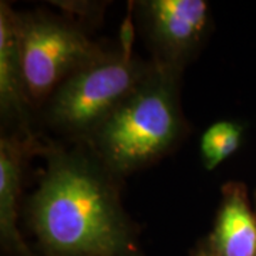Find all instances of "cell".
I'll return each instance as SVG.
<instances>
[{"mask_svg": "<svg viewBox=\"0 0 256 256\" xmlns=\"http://www.w3.org/2000/svg\"><path fill=\"white\" fill-rule=\"evenodd\" d=\"M46 170L26 204L46 256H144L118 178L86 150L43 146Z\"/></svg>", "mask_w": 256, "mask_h": 256, "instance_id": "obj_1", "label": "cell"}, {"mask_svg": "<svg viewBox=\"0 0 256 256\" xmlns=\"http://www.w3.org/2000/svg\"><path fill=\"white\" fill-rule=\"evenodd\" d=\"M182 73L151 62L137 88L84 141L86 148L118 180L158 162L185 137Z\"/></svg>", "mask_w": 256, "mask_h": 256, "instance_id": "obj_2", "label": "cell"}, {"mask_svg": "<svg viewBox=\"0 0 256 256\" xmlns=\"http://www.w3.org/2000/svg\"><path fill=\"white\" fill-rule=\"evenodd\" d=\"M151 62L131 52H106L64 80L46 102L47 124L84 142L144 80Z\"/></svg>", "mask_w": 256, "mask_h": 256, "instance_id": "obj_3", "label": "cell"}, {"mask_svg": "<svg viewBox=\"0 0 256 256\" xmlns=\"http://www.w3.org/2000/svg\"><path fill=\"white\" fill-rule=\"evenodd\" d=\"M18 28L32 106H46L64 80L107 52L74 20L42 10L18 13Z\"/></svg>", "mask_w": 256, "mask_h": 256, "instance_id": "obj_4", "label": "cell"}, {"mask_svg": "<svg viewBox=\"0 0 256 256\" xmlns=\"http://www.w3.org/2000/svg\"><path fill=\"white\" fill-rule=\"evenodd\" d=\"M140 28L152 62L184 72L208 37L212 23L204 0H142L136 3Z\"/></svg>", "mask_w": 256, "mask_h": 256, "instance_id": "obj_5", "label": "cell"}, {"mask_svg": "<svg viewBox=\"0 0 256 256\" xmlns=\"http://www.w3.org/2000/svg\"><path fill=\"white\" fill-rule=\"evenodd\" d=\"M42 151L36 138L14 132L0 138V242L9 256H36L18 232V216L26 158Z\"/></svg>", "mask_w": 256, "mask_h": 256, "instance_id": "obj_6", "label": "cell"}, {"mask_svg": "<svg viewBox=\"0 0 256 256\" xmlns=\"http://www.w3.org/2000/svg\"><path fill=\"white\" fill-rule=\"evenodd\" d=\"M30 107L22 62L18 12L0 2V111L3 121L18 127V136L34 138L30 132Z\"/></svg>", "mask_w": 256, "mask_h": 256, "instance_id": "obj_7", "label": "cell"}, {"mask_svg": "<svg viewBox=\"0 0 256 256\" xmlns=\"http://www.w3.org/2000/svg\"><path fill=\"white\" fill-rule=\"evenodd\" d=\"M204 240L214 256H256V210L245 184L222 185L214 226Z\"/></svg>", "mask_w": 256, "mask_h": 256, "instance_id": "obj_8", "label": "cell"}, {"mask_svg": "<svg viewBox=\"0 0 256 256\" xmlns=\"http://www.w3.org/2000/svg\"><path fill=\"white\" fill-rule=\"evenodd\" d=\"M245 124L236 120H220L204 131L200 154L205 170L214 171L232 156L244 142Z\"/></svg>", "mask_w": 256, "mask_h": 256, "instance_id": "obj_9", "label": "cell"}, {"mask_svg": "<svg viewBox=\"0 0 256 256\" xmlns=\"http://www.w3.org/2000/svg\"><path fill=\"white\" fill-rule=\"evenodd\" d=\"M191 256H214L210 254V250L206 246V244H205V240L202 239L201 242L196 245V246L194 248L191 250Z\"/></svg>", "mask_w": 256, "mask_h": 256, "instance_id": "obj_10", "label": "cell"}]
</instances>
